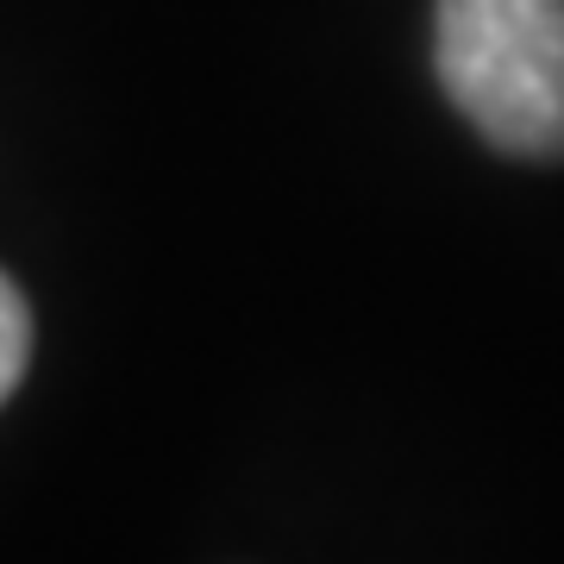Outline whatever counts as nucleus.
<instances>
[{
	"mask_svg": "<svg viewBox=\"0 0 564 564\" xmlns=\"http://www.w3.org/2000/svg\"><path fill=\"white\" fill-rule=\"evenodd\" d=\"M445 101L508 158H564V0H440Z\"/></svg>",
	"mask_w": 564,
	"mask_h": 564,
	"instance_id": "nucleus-1",
	"label": "nucleus"
},
{
	"mask_svg": "<svg viewBox=\"0 0 564 564\" xmlns=\"http://www.w3.org/2000/svg\"><path fill=\"white\" fill-rule=\"evenodd\" d=\"M25 358H32V314H25V295L0 276V402L20 389Z\"/></svg>",
	"mask_w": 564,
	"mask_h": 564,
	"instance_id": "nucleus-2",
	"label": "nucleus"
}]
</instances>
